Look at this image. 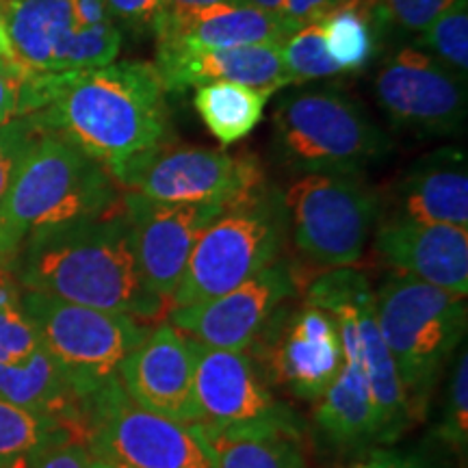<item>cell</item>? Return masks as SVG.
<instances>
[{
    "mask_svg": "<svg viewBox=\"0 0 468 468\" xmlns=\"http://www.w3.org/2000/svg\"><path fill=\"white\" fill-rule=\"evenodd\" d=\"M154 63L120 61L79 72H31L20 117L76 145L113 174L156 145L172 142V124Z\"/></svg>",
    "mask_w": 468,
    "mask_h": 468,
    "instance_id": "obj_1",
    "label": "cell"
},
{
    "mask_svg": "<svg viewBox=\"0 0 468 468\" xmlns=\"http://www.w3.org/2000/svg\"><path fill=\"white\" fill-rule=\"evenodd\" d=\"M11 278L22 291L122 313L148 324L165 302L144 282L124 208L46 228L27 239Z\"/></svg>",
    "mask_w": 468,
    "mask_h": 468,
    "instance_id": "obj_2",
    "label": "cell"
},
{
    "mask_svg": "<svg viewBox=\"0 0 468 468\" xmlns=\"http://www.w3.org/2000/svg\"><path fill=\"white\" fill-rule=\"evenodd\" d=\"M113 176L52 133L35 139L17 167L0 210V271L9 273L28 237L68 221L98 218L122 207Z\"/></svg>",
    "mask_w": 468,
    "mask_h": 468,
    "instance_id": "obj_3",
    "label": "cell"
},
{
    "mask_svg": "<svg viewBox=\"0 0 468 468\" xmlns=\"http://www.w3.org/2000/svg\"><path fill=\"white\" fill-rule=\"evenodd\" d=\"M376 317L414 425L464 345L466 297L393 273L376 291Z\"/></svg>",
    "mask_w": 468,
    "mask_h": 468,
    "instance_id": "obj_4",
    "label": "cell"
},
{
    "mask_svg": "<svg viewBox=\"0 0 468 468\" xmlns=\"http://www.w3.org/2000/svg\"><path fill=\"white\" fill-rule=\"evenodd\" d=\"M271 148L291 174H362L393 152V139L351 93L295 87L276 102Z\"/></svg>",
    "mask_w": 468,
    "mask_h": 468,
    "instance_id": "obj_5",
    "label": "cell"
},
{
    "mask_svg": "<svg viewBox=\"0 0 468 468\" xmlns=\"http://www.w3.org/2000/svg\"><path fill=\"white\" fill-rule=\"evenodd\" d=\"M289 239L284 193L261 183L226 204L193 248L167 310L237 289L280 261Z\"/></svg>",
    "mask_w": 468,
    "mask_h": 468,
    "instance_id": "obj_6",
    "label": "cell"
},
{
    "mask_svg": "<svg viewBox=\"0 0 468 468\" xmlns=\"http://www.w3.org/2000/svg\"><path fill=\"white\" fill-rule=\"evenodd\" d=\"M284 204L297 259L321 273L356 267L384 215L382 197L362 174L300 176Z\"/></svg>",
    "mask_w": 468,
    "mask_h": 468,
    "instance_id": "obj_7",
    "label": "cell"
},
{
    "mask_svg": "<svg viewBox=\"0 0 468 468\" xmlns=\"http://www.w3.org/2000/svg\"><path fill=\"white\" fill-rule=\"evenodd\" d=\"M80 442L124 468H215L200 427L139 406L117 378L83 399Z\"/></svg>",
    "mask_w": 468,
    "mask_h": 468,
    "instance_id": "obj_8",
    "label": "cell"
},
{
    "mask_svg": "<svg viewBox=\"0 0 468 468\" xmlns=\"http://www.w3.org/2000/svg\"><path fill=\"white\" fill-rule=\"evenodd\" d=\"M22 306L35 327L39 347L61 368L80 401L117 378L122 362L150 330L148 324L128 314L80 306L33 291H22Z\"/></svg>",
    "mask_w": 468,
    "mask_h": 468,
    "instance_id": "obj_9",
    "label": "cell"
},
{
    "mask_svg": "<svg viewBox=\"0 0 468 468\" xmlns=\"http://www.w3.org/2000/svg\"><path fill=\"white\" fill-rule=\"evenodd\" d=\"M111 176L120 189L169 204L230 202L267 180L259 156L250 152L174 142L133 156Z\"/></svg>",
    "mask_w": 468,
    "mask_h": 468,
    "instance_id": "obj_10",
    "label": "cell"
},
{
    "mask_svg": "<svg viewBox=\"0 0 468 468\" xmlns=\"http://www.w3.org/2000/svg\"><path fill=\"white\" fill-rule=\"evenodd\" d=\"M303 302L327 310L347 325L360 347L362 365L379 419V444H393L412 427L406 395L397 378L376 317V291L365 271L356 267L330 269L310 282Z\"/></svg>",
    "mask_w": 468,
    "mask_h": 468,
    "instance_id": "obj_11",
    "label": "cell"
},
{
    "mask_svg": "<svg viewBox=\"0 0 468 468\" xmlns=\"http://www.w3.org/2000/svg\"><path fill=\"white\" fill-rule=\"evenodd\" d=\"M251 347L265 379L308 403L325 393L345 362L338 321L308 302L286 308L282 303Z\"/></svg>",
    "mask_w": 468,
    "mask_h": 468,
    "instance_id": "obj_12",
    "label": "cell"
},
{
    "mask_svg": "<svg viewBox=\"0 0 468 468\" xmlns=\"http://www.w3.org/2000/svg\"><path fill=\"white\" fill-rule=\"evenodd\" d=\"M373 91L388 122L419 134H452L466 124V79L420 46H403L378 69Z\"/></svg>",
    "mask_w": 468,
    "mask_h": 468,
    "instance_id": "obj_13",
    "label": "cell"
},
{
    "mask_svg": "<svg viewBox=\"0 0 468 468\" xmlns=\"http://www.w3.org/2000/svg\"><path fill=\"white\" fill-rule=\"evenodd\" d=\"M295 291V271L291 262L280 259L224 295L167 310V321L191 341L207 347L248 351L271 314Z\"/></svg>",
    "mask_w": 468,
    "mask_h": 468,
    "instance_id": "obj_14",
    "label": "cell"
},
{
    "mask_svg": "<svg viewBox=\"0 0 468 468\" xmlns=\"http://www.w3.org/2000/svg\"><path fill=\"white\" fill-rule=\"evenodd\" d=\"M228 202L169 204L124 191L122 208L134 232V250L144 282L159 300L167 302L183 278L200 234Z\"/></svg>",
    "mask_w": 468,
    "mask_h": 468,
    "instance_id": "obj_15",
    "label": "cell"
},
{
    "mask_svg": "<svg viewBox=\"0 0 468 468\" xmlns=\"http://www.w3.org/2000/svg\"><path fill=\"white\" fill-rule=\"evenodd\" d=\"M193 345V406L196 425L207 430L291 417V408L269 390L259 362L248 351Z\"/></svg>",
    "mask_w": 468,
    "mask_h": 468,
    "instance_id": "obj_16",
    "label": "cell"
},
{
    "mask_svg": "<svg viewBox=\"0 0 468 468\" xmlns=\"http://www.w3.org/2000/svg\"><path fill=\"white\" fill-rule=\"evenodd\" d=\"M378 259L397 276L468 295V228L382 215L373 232Z\"/></svg>",
    "mask_w": 468,
    "mask_h": 468,
    "instance_id": "obj_17",
    "label": "cell"
},
{
    "mask_svg": "<svg viewBox=\"0 0 468 468\" xmlns=\"http://www.w3.org/2000/svg\"><path fill=\"white\" fill-rule=\"evenodd\" d=\"M122 388L139 406L196 425L193 345L169 321L150 327L117 371Z\"/></svg>",
    "mask_w": 468,
    "mask_h": 468,
    "instance_id": "obj_18",
    "label": "cell"
},
{
    "mask_svg": "<svg viewBox=\"0 0 468 468\" xmlns=\"http://www.w3.org/2000/svg\"><path fill=\"white\" fill-rule=\"evenodd\" d=\"M295 31H300V27L280 14L232 0L196 11L178 25L156 31V55L241 46H282Z\"/></svg>",
    "mask_w": 468,
    "mask_h": 468,
    "instance_id": "obj_19",
    "label": "cell"
},
{
    "mask_svg": "<svg viewBox=\"0 0 468 468\" xmlns=\"http://www.w3.org/2000/svg\"><path fill=\"white\" fill-rule=\"evenodd\" d=\"M388 218L468 228V167L460 148H441L414 161L393 186Z\"/></svg>",
    "mask_w": 468,
    "mask_h": 468,
    "instance_id": "obj_20",
    "label": "cell"
},
{
    "mask_svg": "<svg viewBox=\"0 0 468 468\" xmlns=\"http://www.w3.org/2000/svg\"><path fill=\"white\" fill-rule=\"evenodd\" d=\"M343 336L345 362L325 388V393L313 403V423L317 434L336 449L379 447V419L373 401L368 379L362 365L360 347L347 325L338 324Z\"/></svg>",
    "mask_w": 468,
    "mask_h": 468,
    "instance_id": "obj_21",
    "label": "cell"
},
{
    "mask_svg": "<svg viewBox=\"0 0 468 468\" xmlns=\"http://www.w3.org/2000/svg\"><path fill=\"white\" fill-rule=\"evenodd\" d=\"M167 91L207 83H239L276 93L291 85L280 46H241L226 50L161 52L154 61Z\"/></svg>",
    "mask_w": 468,
    "mask_h": 468,
    "instance_id": "obj_22",
    "label": "cell"
},
{
    "mask_svg": "<svg viewBox=\"0 0 468 468\" xmlns=\"http://www.w3.org/2000/svg\"><path fill=\"white\" fill-rule=\"evenodd\" d=\"M200 431L215 468H306L303 430L295 414L226 430L200 427Z\"/></svg>",
    "mask_w": 468,
    "mask_h": 468,
    "instance_id": "obj_23",
    "label": "cell"
},
{
    "mask_svg": "<svg viewBox=\"0 0 468 468\" xmlns=\"http://www.w3.org/2000/svg\"><path fill=\"white\" fill-rule=\"evenodd\" d=\"M5 31L17 68L52 72L57 55L79 27L72 0H3Z\"/></svg>",
    "mask_w": 468,
    "mask_h": 468,
    "instance_id": "obj_24",
    "label": "cell"
},
{
    "mask_svg": "<svg viewBox=\"0 0 468 468\" xmlns=\"http://www.w3.org/2000/svg\"><path fill=\"white\" fill-rule=\"evenodd\" d=\"M0 399L55 419L80 441L83 401L42 347L16 365H0Z\"/></svg>",
    "mask_w": 468,
    "mask_h": 468,
    "instance_id": "obj_25",
    "label": "cell"
},
{
    "mask_svg": "<svg viewBox=\"0 0 468 468\" xmlns=\"http://www.w3.org/2000/svg\"><path fill=\"white\" fill-rule=\"evenodd\" d=\"M327 52L341 68V74L365 72L382 50L388 22L382 0H354L330 11L319 22Z\"/></svg>",
    "mask_w": 468,
    "mask_h": 468,
    "instance_id": "obj_26",
    "label": "cell"
},
{
    "mask_svg": "<svg viewBox=\"0 0 468 468\" xmlns=\"http://www.w3.org/2000/svg\"><path fill=\"white\" fill-rule=\"evenodd\" d=\"M271 96L273 91L269 90L239 83H207L196 90L193 104L213 137L219 144L232 145L261 124Z\"/></svg>",
    "mask_w": 468,
    "mask_h": 468,
    "instance_id": "obj_27",
    "label": "cell"
},
{
    "mask_svg": "<svg viewBox=\"0 0 468 468\" xmlns=\"http://www.w3.org/2000/svg\"><path fill=\"white\" fill-rule=\"evenodd\" d=\"M58 436H72L61 423L0 399V466L25 468L27 460Z\"/></svg>",
    "mask_w": 468,
    "mask_h": 468,
    "instance_id": "obj_28",
    "label": "cell"
},
{
    "mask_svg": "<svg viewBox=\"0 0 468 468\" xmlns=\"http://www.w3.org/2000/svg\"><path fill=\"white\" fill-rule=\"evenodd\" d=\"M39 349L37 335L22 306V291L9 273L0 271V365H16Z\"/></svg>",
    "mask_w": 468,
    "mask_h": 468,
    "instance_id": "obj_29",
    "label": "cell"
},
{
    "mask_svg": "<svg viewBox=\"0 0 468 468\" xmlns=\"http://www.w3.org/2000/svg\"><path fill=\"white\" fill-rule=\"evenodd\" d=\"M417 46L460 76L468 74V0H458L419 33Z\"/></svg>",
    "mask_w": 468,
    "mask_h": 468,
    "instance_id": "obj_30",
    "label": "cell"
},
{
    "mask_svg": "<svg viewBox=\"0 0 468 468\" xmlns=\"http://www.w3.org/2000/svg\"><path fill=\"white\" fill-rule=\"evenodd\" d=\"M280 57H282L291 85H302L310 83V80L341 76V68L332 61L325 46L324 31H321L319 25L302 27L300 31L292 33L280 46Z\"/></svg>",
    "mask_w": 468,
    "mask_h": 468,
    "instance_id": "obj_31",
    "label": "cell"
},
{
    "mask_svg": "<svg viewBox=\"0 0 468 468\" xmlns=\"http://www.w3.org/2000/svg\"><path fill=\"white\" fill-rule=\"evenodd\" d=\"M122 48V31L115 22L76 28L57 55L52 72H79L113 63Z\"/></svg>",
    "mask_w": 468,
    "mask_h": 468,
    "instance_id": "obj_32",
    "label": "cell"
},
{
    "mask_svg": "<svg viewBox=\"0 0 468 468\" xmlns=\"http://www.w3.org/2000/svg\"><path fill=\"white\" fill-rule=\"evenodd\" d=\"M434 434L453 453L464 458L468 447V351L464 345L453 358L447 388H444L441 420Z\"/></svg>",
    "mask_w": 468,
    "mask_h": 468,
    "instance_id": "obj_33",
    "label": "cell"
},
{
    "mask_svg": "<svg viewBox=\"0 0 468 468\" xmlns=\"http://www.w3.org/2000/svg\"><path fill=\"white\" fill-rule=\"evenodd\" d=\"M39 134L42 131L31 117H16L7 124H0V210L7 200L17 167Z\"/></svg>",
    "mask_w": 468,
    "mask_h": 468,
    "instance_id": "obj_34",
    "label": "cell"
},
{
    "mask_svg": "<svg viewBox=\"0 0 468 468\" xmlns=\"http://www.w3.org/2000/svg\"><path fill=\"white\" fill-rule=\"evenodd\" d=\"M458 0H382L388 28L401 33L425 31L438 16Z\"/></svg>",
    "mask_w": 468,
    "mask_h": 468,
    "instance_id": "obj_35",
    "label": "cell"
},
{
    "mask_svg": "<svg viewBox=\"0 0 468 468\" xmlns=\"http://www.w3.org/2000/svg\"><path fill=\"white\" fill-rule=\"evenodd\" d=\"M25 468H93V458L74 436H58L37 449Z\"/></svg>",
    "mask_w": 468,
    "mask_h": 468,
    "instance_id": "obj_36",
    "label": "cell"
},
{
    "mask_svg": "<svg viewBox=\"0 0 468 468\" xmlns=\"http://www.w3.org/2000/svg\"><path fill=\"white\" fill-rule=\"evenodd\" d=\"M107 7L117 27L142 35L152 33L161 0H107Z\"/></svg>",
    "mask_w": 468,
    "mask_h": 468,
    "instance_id": "obj_37",
    "label": "cell"
},
{
    "mask_svg": "<svg viewBox=\"0 0 468 468\" xmlns=\"http://www.w3.org/2000/svg\"><path fill=\"white\" fill-rule=\"evenodd\" d=\"M28 74L31 72H25L0 58V124H7L20 117L22 85Z\"/></svg>",
    "mask_w": 468,
    "mask_h": 468,
    "instance_id": "obj_38",
    "label": "cell"
},
{
    "mask_svg": "<svg viewBox=\"0 0 468 468\" xmlns=\"http://www.w3.org/2000/svg\"><path fill=\"white\" fill-rule=\"evenodd\" d=\"M341 468H431L420 455L399 452V449L373 447Z\"/></svg>",
    "mask_w": 468,
    "mask_h": 468,
    "instance_id": "obj_39",
    "label": "cell"
},
{
    "mask_svg": "<svg viewBox=\"0 0 468 468\" xmlns=\"http://www.w3.org/2000/svg\"><path fill=\"white\" fill-rule=\"evenodd\" d=\"M221 3H232V0H161V9L159 16H156L154 27H152V35L167 27L178 25V22H183L185 17L196 14V11L208 9Z\"/></svg>",
    "mask_w": 468,
    "mask_h": 468,
    "instance_id": "obj_40",
    "label": "cell"
},
{
    "mask_svg": "<svg viewBox=\"0 0 468 468\" xmlns=\"http://www.w3.org/2000/svg\"><path fill=\"white\" fill-rule=\"evenodd\" d=\"M335 9L336 7L330 0H284L280 16L302 28L308 25H319V22Z\"/></svg>",
    "mask_w": 468,
    "mask_h": 468,
    "instance_id": "obj_41",
    "label": "cell"
},
{
    "mask_svg": "<svg viewBox=\"0 0 468 468\" xmlns=\"http://www.w3.org/2000/svg\"><path fill=\"white\" fill-rule=\"evenodd\" d=\"M72 3H74L76 22H79L80 28L109 25V22H113V17L109 14L107 0H72Z\"/></svg>",
    "mask_w": 468,
    "mask_h": 468,
    "instance_id": "obj_42",
    "label": "cell"
},
{
    "mask_svg": "<svg viewBox=\"0 0 468 468\" xmlns=\"http://www.w3.org/2000/svg\"><path fill=\"white\" fill-rule=\"evenodd\" d=\"M3 3V0H0ZM0 58L3 61L11 63V66L17 68L16 58H14V52H11V44H9V37H7V31H5V22H3V14H0ZM22 69V68H20Z\"/></svg>",
    "mask_w": 468,
    "mask_h": 468,
    "instance_id": "obj_43",
    "label": "cell"
},
{
    "mask_svg": "<svg viewBox=\"0 0 468 468\" xmlns=\"http://www.w3.org/2000/svg\"><path fill=\"white\" fill-rule=\"evenodd\" d=\"M93 468H124V466L111 464V462H102V460H93Z\"/></svg>",
    "mask_w": 468,
    "mask_h": 468,
    "instance_id": "obj_44",
    "label": "cell"
},
{
    "mask_svg": "<svg viewBox=\"0 0 468 468\" xmlns=\"http://www.w3.org/2000/svg\"><path fill=\"white\" fill-rule=\"evenodd\" d=\"M332 5H335V7H343V5H349V3H354V0H330Z\"/></svg>",
    "mask_w": 468,
    "mask_h": 468,
    "instance_id": "obj_45",
    "label": "cell"
},
{
    "mask_svg": "<svg viewBox=\"0 0 468 468\" xmlns=\"http://www.w3.org/2000/svg\"><path fill=\"white\" fill-rule=\"evenodd\" d=\"M0 468H3V466H0Z\"/></svg>",
    "mask_w": 468,
    "mask_h": 468,
    "instance_id": "obj_46",
    "label": "cell"
}]
</instances>
